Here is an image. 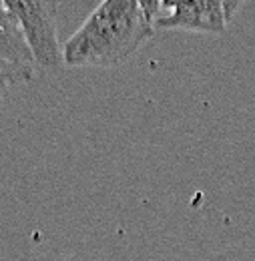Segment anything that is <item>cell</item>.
I'll return each mask as SVG.
<instances>
[{"label": "cell", "instance_id": "cell-5", "mask_svg": "<svg viewBox=\"0 0 255 261\" xmlns=\"http://www.w3.org/2000/svg\"><path fill=\"white\" fill-rule=\"evenodd\" d=\"M34 76V68H22V66L0 65V89H6L14 83H29Z\"/></svg>", "mask_w": 255, "mask_h": 261}, {"label": "cell", "instance_id": "cell-1", "mask_svg": "<svg viewBox=\"0 0 255 261\" xmlns=\"http://www.w3.org/2000/svg\"><path fill=\"white\" fill-rule=\"evenodd\" d=\"M153 33L139 0H105L64 42L63 61L66 66L113 68L127 63Z\"/></svg>", "mask_w": 255, "mask_h": 261}, {"label": "cell", "instance_id": "cell-7", "mask_svg": "<svg viewBox=\"0 0 255 261\" xmlns=\"http://www.w3.org/2000/svg\"><path fill=\"white\" fill-rule=\"evenodd\" d=\"M2 95H4V89H0V100H2Z\"/></svg>", "mask_w": 255, "mask_h": 261}, {"label": "cell", "instance_id": "cell-2", "mask_svg": "<svg viewBox=\"0 0 255 261\" xmlns=\"http://www.w3.org/2000/svg\"><path fill=\"white\" fill-rule=\"evenodd\" d=\"M4 6L18 20L32 61L42 72H57L64 65L63 46L59 42V8L57 0H4Z\"/></svg>", "mask_w": 255, "mask_h": 261}, {"label": "cell", "instance_id": "cell-4", "mask_svg": "<svg viewBox=\"0 0 255 261\" xmlns=\"http://www.w3.org/2000/svg\"><path fill=\"white\" fill-rule=\"evenodd\" d=\"M0 65L34 68L22 29L12 12L4 6V0H0Z\"/></svg>", "mask_w": 255, "mask_h": 261}, {"label": "cell", "instance_id": "cell-3", "mask_svg": "<svg viewBox=\"0 0 255 261\" xmlns=\"http://www.w3.org/2000/svg\"><path fill=\"white\" fill-rule=\"evenodd\" d=\"M223 0H179L161 2L153 29L193 31V33L223 34L227 29Z\"/></svg>", "mask_w": 255, "mask_h": 261}, {"label": "cell", "instance_id": "cell-6", "mask_svg": "<svg viewBox=\"0 0 255 261\" xmlns=\"http://www.w3.org/2000/svg\"><path fill=\"white\" fill-rule=\"evenodd\" d=\"M237 8H241V2H223V10H225V18H227V22L231 20V16H233V12L237 10Z\"/></svg>", "mask_w": 255, "mask_h": 261}]
</instances>
